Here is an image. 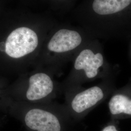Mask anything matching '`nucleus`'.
<instances>
[{
    "label": "nucleus",
    "instance_id": "1",
    "mask_svg": "<svg viewBox=\"0 0 131 131\" xmlns=\"http://www.w3.org/2000/svg\"><path fill=\"white\" fill-rule=\"evenodd\" d=\"M38 35L27 27L17 28L0 41V53L6 56L0 67V74L19 76L28 71L24 60L36 51L38 45Z\"/></svg>",
    "mask_w": 131,
    "mask_h": 131
},
{
    "label": "nucleus",
    "instance_id": "2",
    "mask_svg": "<svg viewBox=\"0 0 131 131\" xmlns=\"http://www.w3.org/2000/svg\"><path fill=\"white\" fill-rule=\"evenodd\" d=\"M54 90L51 77L43 72H29L19 76L10 84L8 92L16 102L36 103L47 98Z\"/></svg>",
    "mask_w": 131,
    "mask_h": 131
},
{
    "label": "nucleus",
    "instance_id": "3",
    "mask_svg": "<svg viewBox=\"0 0 131 131\" xmlns=\"http://www.w3.org/2000/svg\"><path fill=\"white\" fill-rule=\"evenodd\" d=\"M29 131H61L58 117L53 113L37 107L36 103L12 100L7 112Z\"/></svg>",
    "mask_w": 131,
    "mask_h": 131
},
{
    "label": "nucleus",
    "instance_id": "4",
    "mask_svg": "<svg viewBox=\"0 0 131 131\" xmlns=\"http://www.w3.org/2000/svg\"><path fill=\"white\" fill-rule=\"evenodd\" d=\"M81 42L82 38L78 32L62 29L52 36L47 45V48L50 52L62 53L73 50Z\"/></svg>",
    "mask_w": 131,
    "mask_h": 131
},
{
    "label": "nucleus",
    "instance_id": "5",
    "mask_svg": "<svg viewBox=\"0 0 131 131\" xmlns=\"http://www.w3.org/2000/svg\"><path fill=\"white\" fill-rule=\"evenodd\" d=\"M103 57L102 54H96L90 50H84L80 52L74 64L76 70H84L86 76L92 78L98 74L99 68L103 65Z\"/></svg>",
    "mask_w": 131,
    "mask_h": 131
},
{
    "label": "nucleus",
    "instance_id": "6",
    "mask_svg": "<svg viewBox=\"0 0 131 131\" xmlns=\"http://www.w3.org/2000/svg\"><path fill=\"white\" fill-rule=\"evenodd\" d=\"M103 97L102 90L94 86L77 94L72 100V108L76 112H82L95 105Z\"/></svg>",
    "mask_w": 131,
    "mask_h": 131
},
{
    "label": "nucleus",
    "instance_id": "7",
    "mask_svg": "<svg viewBox=\"0 0 131 131\" xmlns=\"http://www.w3.org/2000/svg\"><path fill=\"white\" fill-rule=\"evenodd\" d=\"M131 3V0H94L93 9L97 14L106 15L122 11Z\"/></svg>",
    "mask_w": 131,
    "mask_h": 131
},
{
    "label": "nucleus",
    "instance_id": "8",
    "mask_svg": "<svg viewBox=\"0 0 131 131\" xmlns=\"http://www.w3.org/2000/svg\"><path fill=\"white\" fill-rule=\"evenodd\" d=\"M109 107L113 115L123 113L131 115V100L123 95L113 96L109 102Z\"/></svg>",
    "mask_w": 131,
    "mask_h": 131
},
{
    "label": "nucleus",
    "instance_id": "9",
    "mask_svg": "<svg viewBox=\"0 0 131 131\" xmlns=\"http://www.w3.org/2000/svg\"><path fill=\"white\" fill-rule=\"evenodd\" d=\"M9 84L6 78L0 74V111L6 113L12 101L8 92Z\"/></svg>",
    "mask_w": 131,
    "mask_h": 131
},
{
    "label": "nucleus",
    "instance_id": "10",
    "mask_svg": "<svg viewBox=\"0 0 131 131\" xmlns=\"http://www.w3.org/2000/svg\"><path fill=\"white\" fill-rule=\"evenodd\" d=\"M102 131H117L116 127L113 125H110L105 127Z\"/></svg>",
    "mask_w": 131,
    "mask_h": 131
}]
</instances>
